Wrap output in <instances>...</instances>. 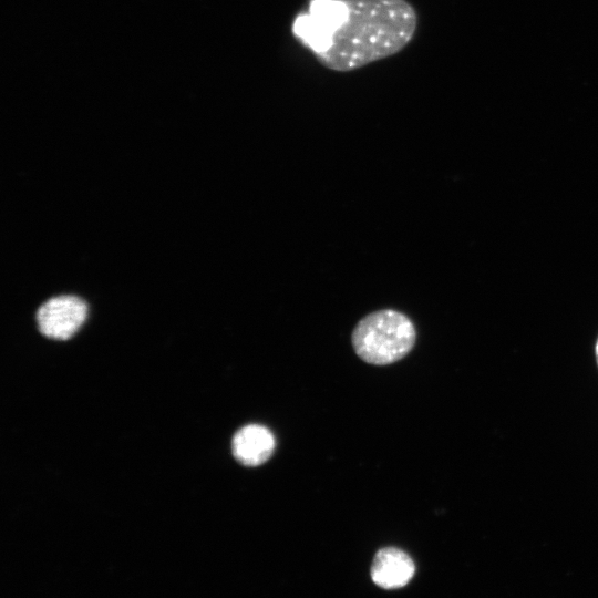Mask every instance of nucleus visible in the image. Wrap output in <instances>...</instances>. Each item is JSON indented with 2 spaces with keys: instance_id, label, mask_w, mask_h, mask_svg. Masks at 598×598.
<instances>
[{
  "instance_id": "nucleus-4",
  "label": "nucleus",
  "mask_w": 598,
  "mask_h": 598,
  "mask_svg": "<svg viewBox=\"0 0 598 598\" xmlns=\"http://www.w3.org/2000/svg\"><path fill=\"white\" fill-rule=\"evenodd\" d=\"M414 573L412 558L395 547L379 549L371 565V579L383 589H398L408 585Z\"/></svg>"
},
{
  "instance_id": "nucleus-1",
  "label": "nucleus",
  "mask_w": 598,
  "mask_h": 598,
  "mask_svg": "<svg viewBox=\"0 0 598 598\" xmlns=\"http://www.w3.org/2000/svg\"><path fill=\"white\" fill-rule=\"evenodd\" d=\"M416 22L405 0H312L293 32L324 66L350 71L402 50Z\"/></svg>"
},
{
  "instance_id": "nucleus-5",
  "label": "nucleus",
  "mask_w": 598,
  "mask_h": 598,
  "mask_svg": "<svg viewBox=\"0 0 598 598\" xmlns=\"http://www.w3.org/2000/svg\"><path fill=\"white\" fill-rule=\"evenodd\" d=\"M234 457L243 465L257 466L270 458L275 450L274 434L259 424L241 427L233 437Z\"/></svg>"
},
{
  "instance_id": "nucleus-2",
  "label": "nucleus",
  "mask_w": 598,
  "mask_h": 598,
  "mask_svg": "<svg viewBox=\"0 0 598 598\" xmlns=\"http://www.w3.org/2000/svg\"><path fill=\"white\" fill-rule=\"evenodd\" d=\"M413 322L402 312L384 309L362 318L352 333L355 353L365 362L383 365L405 357L415 343Z\"/></svg>"
},
{
  "instance_id": "nucleus-6",
  "label": "nucleus",
  "mask_w": 598,
  "mask_h": 598,
  "mask_svg": "<svg viewBox=\"0 0 598 598\" xmlns=\"http://www.w3.org/2000/svg\"><path fill=\"white\" fill-rule=\"evenodd\" d=\"M595 354H596V361H597V364H598V338H597L596 346H595Z\"/></svg>"
},
{
  "instance_id": "nucleus-3",
  "label": "nucleus",
  "mask_w": 598,
  "mask_h": 598,
  "mask_svg": "<svg viewBox=\"0 0 598 598\" xmlns=\"http://www.w3.org/2000/svg\"><path fill=\"white\" fill-rule=\"evenodd\" d=\"M86 316L87 306L82 299L62 295L47 300L39 307L37 323L43 336L66 340L80 329Z\"/></svg>"
}]
</instances>
